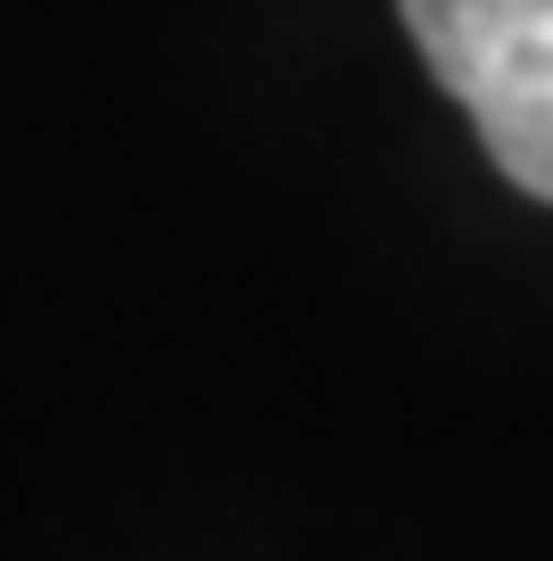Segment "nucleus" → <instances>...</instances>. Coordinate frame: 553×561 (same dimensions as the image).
Masks as SVG:
<instances>
[{"mask_svg":"<svg viewBox=\"0 0 553 561\" xmlns=\"http://www.w3.org/2000/svg\"><path fill=\"white\" fill-rule=\"evenodd\" d=\"M421 67L471 107L512 191L553 207V0H397Z\"/></svg>","mask_w":553,"mask_h":561,"instance_id":"nucleus-1","label":"nucleus"}]
</instances>
